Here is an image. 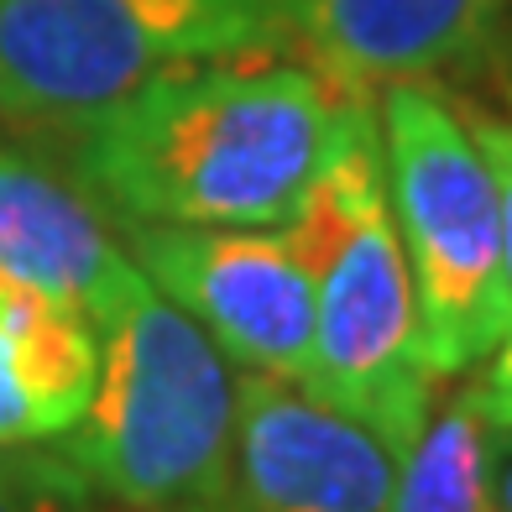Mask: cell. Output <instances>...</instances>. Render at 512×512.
<instances>
[{
	"label": "cell",
	"instance_id": "cell-12",
	"mask_svg": "<svg viewBox=\"0 0 512 512\" xmlns=\"http://www.w3.org/2000/svg\"><path fill=\"white\" fill-rule=\"evenodd\" d=\"M58 418L42 403V392L32 382L27 361H21L11 330L0 324V450L16 445H42V439H58Z\"/></svg>",
	"mask_w": 512,
	"mask_h": 512
},
{
	"label": "cell",
	"instance_id": "cell-6",
	"mask_svg": "<svg viewBox=\"0 0 512 512\" xmlns=\"http://www.w3.org/2000/svg\"><path fill=\"white\" fill-rule=\"evenodd\" d=\"M126 251L162 298L246 371L309 382L314 277L283 230L241 225H126Z\"/></svg>",
	"mask_w": 512,
	"mask_h": 512
},
{
	"label": "cell",
	"instance_id": "cell-8",
	"mask_svg": "<svg viewBox=\"0 0 512 512\" xmlns=\"http://www.w3.org/2000/svg\"><path fill=\"white\" fill-rule=\"evenodd\" d=\"M288 42L345 100L476 74L497 58L507 0H277Z\"/></svg>",
	"mask_w": 512,
	"mask_h": 512
},
{
	"label": "cell",
	"instance_id": "cell-13",
	"mask_svg": "<svg viewBox=\"0 0 512 512\" xmlns=\"http://www.w3.org/2000/svg\"><path fill=\"white\" fill-rule=\"evenodd\" d=\"M476 147L492 168L497 183V215H502V293H507V330H512V121H497V115L471 110L465 115Z\"/></svg>",
	"mask_w": 512,
	"mask_h": 512
},
{
	"label": "cell",
	"instance_id": "cell-11",
	"mask_svg": "<svg viewBox=\"0 0 512 512\" xmlns=\"http://www.w3.org/2000/svg\"><path fill=\"white\" fill-rule=\"evenodd\" d=\"M95 486L63 450H0V512H84Z\"/></svg>",
	"mask_w": 512,
	"mask_h": 512
},
{
	"label": "cell",
	"instance_id": "cell-7",
	"mask_svg": "<svg viewBox=\"0 0 512 512\" xmlns=\"http://www.w3.org/2000/svg\"><path fill=\"white\" fill-rule=\"evenodd\" d=\"M403 450L309 387L246 371L230 455L236 512H392Z\"/></svg>",
	"mask_w": 512,
	"mask_h": 512
},
{
	"label": "cell",
	"instance_id": "cell-14",
	"mask_svg": "<svg viewBox=\"0 0 512 512\" xmlns=\"http://www.w3.org/2000/svg\"><path fill=\"white\" fill-rule=\"evenodd\" d=\"M476 392V408L486 413L492 429H512V335L497 345V361L486 371V382L471 387Z\"/></svg>",
	"mask_w": 512,
	"mask_h": 512
},
{
	"label": "cell",
	"instance_id": "cell-15",
	"mask_svg": "<svg viewBox=\"0 0 512 512\" xmlns=\"http://www.w3.org/2000/svg\"><path fill=\"white\" fill-rule=\"evenodd\" d=\"M492 512H512V429H492Z\"/></svg>",
	"mask_w": 512,
	"mask_h": 512
},
{
	"label": "cell",
	"instance_id": "cell-5",
	"mask_svg": "<svg viewBox=\"0 0 512 512\" xmlns=\"http://www.w3.org/2000/svg\"><path fill=\"white\" fill-rule=\"evenodd\" d=\"M283 42L277 0H0V115L74 131L168 68Z\"/></svg>",
	"mask_w": 512,
	"mask_h": 512
},
{
	"label": "cell",
	"instance_id": "cell-3",
	"mask_svg": "<svg viewBox=\"0 0 512 512\" xmlns=\"http://www.w3.org/2000/svg\"><path fill=\"white\" fill-rule=\"evenodd\" d=\"M100 377L58 450L110 502H215L230 492L241 377L152 277L100 324Z\"/></svg>",
	"mask_w": 512,
	"mask_h": 512
},
{
	"label": "cell",
	"instance_id": "cell-2",
	"mask_svg": "<svg viewBox=\"0 0 512 512\" xmlns=\"http://www.w3.org/2000/svg\"><path fill=\"white\" fill-rule=\"evenodd\" d=\"M283 236L314 277V371L304 387L413 455L429 424L434 371L418 340L413 267L392 220L371 100L345 105L335 147Z\"/></svg>",
	"mask_w": 512,
	"mask_h": 512
},
{
	"label": "cell",
	"instance_id": "cell-9",
	"mask_svg": "<svg viewBox=\"0 0 512 512\" xmlns=\"http://www.w3.org/2000/svg\"><path fill=\"white\" fill-rule=\"evenodd\" d=\"M0 277L74 304L89 324L147 283L136 256L105 230L95 199L11 147H0Z\"/></svg>",
	"mask_w": 512,
	"mask_h": 512
},
{
	"label": "cell",
	"instance_id": "cell-10",
	"mask_svg": "<svg viewBox=\"0 0 512 512\" xmlns=\"http://www.w3.org/2000/svg\"><path fill=\"white\" fill-rule=\"evenodd\" d=\"M392 512H492V424L476 408V392L424 424L403 460Z\"/></svg>",
	"mask_w": 512,
	"mask_h": 512
},
{
	"label": "cell",
	"instance_id": "cell-1",
	"mask_svg": "<svg viewBox=\"0 0 512 512\" xmlns=\"http://www.w3.org/2000/svg\"><path fill=\"white\" fill-rule=\"evenodd\" d=\"M345 105L309 63H267V53L189 63L68 131V168L115 225L283 230L335 147Z\"/></svg>",
	"mask_w": 512,
	"mask_h": 512
},
{
	"label": "cell",
	"instance_id": "cell-16",
	"mask_svg": "<svg viewBox=\"0 0 512 512\" xmlns=\"http://www.w3.org/2000/svg\"><path fill=\"white\" fill-rule=\"evenodd\" d=\"M84 512H236V507H230V497H215V502H162V507H131V502L95 507V502H89Z\"/></svg>",
	"mask_w": 512,
	"mask_h": 512
},
{
	"label": "cell",
	"instance_id": "cell-4",
	"mask_svg": "<svg viewBox=\"0 0 512 512\" xmlns=\"http://www.w3.org/2000/svg\"><path fill=\"white\" fill-rule=\"evenodd\" d=\"M377 121L392 220L413 267L424 361L434 377H455L512 335L497 183L465 115L429 84H387Z\"/></svg>",
	"mask_w": 512,
	"mask_h": 512
}]
</instances>
